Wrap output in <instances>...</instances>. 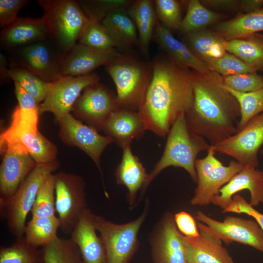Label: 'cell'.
Segmentation results:
<instances>
[{
  "label": "cell",
  "mask_w": 263,
  "mask_h": 263,
  "mask_svg": "<svg viewBox=\"0 0 263 263\" xmlns=\"http://www.w3.org/2000/svg\"><path fill=\"white\" fill-rule=\"evenodd\" d=\"M150 63L152 76L138 112L147 130L165 137L180 115L192 105V70L162 55Z\"/></svg>",
  "instance_id": "cell-1"
},
{
  "label": "cell",
  "mask_w": 263,
  "mask_h": 263,
  "mask_svg": "<svg viewBox=\"0 0 263 263\" xmlns=\"http://www.w3.org/2000/svg\"><path fill=\"white\" fill-rule=\"evenodd\" d=\"M193 103L185 113L188 128L214 146L237 132L240 117L236 98L225 87L223 76L192 70Z\"/></svg>",
  "instance_id": "cell-2"
},
{
  "label": "cell",
  "mask_w": 263,
  "mask_h": 263,
  "mask_svg": "<svg viewBox=\"0 0 263 263\" xmlns=\"http://www.w3.org/2000/svg\"><path fill=\"white\" fill-rule=\"evenodd\" d=\"M210 146L206 139L188 128L185 113H182L170 128L162 156L148 174L147 181L141 189V194L154 178L169 167L183 168L196 183L195 162L197 156L202 151H207Z\"/></svg>",
  "instance_id": "cell-3"
},
{
  "label": "cell",
  "mask_w": 263,
  "mask_h": 263,
  "mask_svg": "<svg viewBox=\"0 0 263 263\" xmlns=\"http://www.w3.org/2000/svg\"><path fill=\"white\" fill-rule=\"evenodd\" d=\"M105 69L116 87L119 108L138 112L152 78L150 63L121 54Z\"/></svg>",
  "instance_id": "cell-4"
},
{
  "label": "cell",
  "mask_w": 263,
  "mask_h": 263,
  "mask_svg": "<svg viewBox=\"0 0 263 263\" xmlns=\"http://www.w3.org/2000/svg\"><path fill=\"white\" fill-rule=\"evenodd\" d=\"M37 2L43 9L50 38L66 54L79 40L89 17L75 0H38Z\"/></svg>",
  "instance_id": "cell-5"
},
{
  "label": "cell",
  "mask_w": 263,
  "mask_h": 263,
  "mask_svg": "<svg viewBox=\"0 0 263 263\" xmlns=\"http://www.w3.org/2000/svg\"><path fill=\"white\" fill-rule=\"evenodd\" d=\"M59 167L57 160L37 165L13 195L5 199L0 198L2 214L6 217L10 233L16 239L24 236L26 219L41 184Z\"/></svg>",
  "instance_id": "cell-6"
},
{
  "label": "cell",
  "mask_w": 263,
  "mask_h": 263,
  "mask_svg": "<svg viewBox=\"0 0 263 263\" xmlns=\"http://www.w3.org/2000/svg\"><path fill=\"white\" fill-rule=\"evenodd\" d=\"M141 215L124 224H114L96 215L95 225L100 234L106 257V263H129L138 249V233L148 212V202Z\"/></svg>",
  "instance_id": "cell-7"
},
{
  "label": "cell",
  "mask_w": 263,
  "mask_h": 263,
  "mask_svg": "<svg viewBox=\"0 0 263 263\" xmlns=\"http://www.w3.org/2000/svg\"><path fill=\"white\" fill-rule=\"evenodd\" d=\"M11 51L10 68L26 69L48 83L63 76L61 64L65 54L50 38Z\"/></svg>",
  "instance_id": "cell-8"
},
{
  "label": "cell",
  "mask_w": 263,
  "mask_h": 263,
  "mask_svg": "<svg viewBox=\"0 0 263 263\" xmlns=\"http://www.w3.org/2000/svg\"><path fill=\"white\" fill-rule=\"evenodd\" d=\"M55 175V207L60 230L70 235L88 208L85 182L80 175L60 171Z\"/></svg>",
  "instance_id": "cell-9"
},
{
  "label": "cell",
  "mask_w": 263,
  "mask_h": 263,
  "mask_svg": "<svg viewBox=\"0 0 263 263\" xmlns=\"http://www.w3.org/2000/svg\"><path fill=\"white\" fill-rule=\"evenodd\" d=\"M207 155L195 162L197 186L190 200L193 206H207L219 190L244 167L237 161L231 160L225 166L216 156L210 146Z\"/></svg>",
  "instance_id": "cell-10"
},
{
  "label": "cell",
  "mask_w": 263,
  "mask_h": 263,
  "mask_svg": "<svg viewBox=\"0 0 263 263\" xmlns=\"http://www.w3.org/2000/svg\"><path fill=\"white\" fill-rule=\"evenodd\" d=\"M263 145V112L251 118L240 131L211 146L216 153L231 156L244 167L257 168Z\"/></svg>",
  "instance_id": "cell-11"
},
{
  "label": "cell",
  "mask_w": 263,
  "mask_h": 263,
  "mask_svg": "<svg viewBox=\"0 0 263 263\" xmlns=\"http://www.w3.org/2000/svg\"><path fill=\"white\" fill-rule=\"evenodd\" d=\"M99 76L92 73L79 76H62L50 82L47 94L39 104L40 114L51 113L56 120L70 113L83 90L99 83Z\"/></svg>",
  "instance_id": "cell-12"
},
{
  "label": "cell",
  "mask_w": 263,
  "mask_h": 263,
  "mask_svg": "<svg viewBox=\"0 0 263 263\" xmlns=\"http://www.w3.org/2000/svg\"><path fill=\"white\" fill-rule=\"evenodd\" d=\"M195 216L214 237L227 245L237 242L263 252V231L255 220L227 216L221 222L201 211H198Z\"/></svg>",
  "instance_id": "cell-13"
},
{
  "label": "cell",
  "mask_w": 263,
  "mask_h": 263,
  "mask_svg": "<svg viewBox=\"0 0 263 263\" xmlns=\"http://www.w3.org/2000/svg\"><path fill=\"white\" fill-rule=\"evenodd\" d=\"M59 136L66 145L75 147L88 155L102 177L100 159L106 147L114 142L111 137L99 134L94 128L83 124L71 113L56 120Z\"/></svg>",
  "instance_id": "cell-14"
},
{
  "label": "cell",
  "mask_w": 263,
  "mask_h": 263,
  "mask_svg": "<svg viewBox=\"0 0 263 263\" xmlns=\"http://www.w3.org/2000/svg\"><path fill=\"white\" fill-rule=\"evenodd\" d=\"M119 108L116 94L98 83L83 90L72 111L76 117L98 131L102 130L106 121Z\"/></svg>",
  "instance_id": "cell-15"
},
{
  "label": "cell",
  "mask_w": 263,
  "mask_h": 263,
  "mask_svg": "<svg viewBox=\"0 0 263 263\" xmlns=\"http://www.w3.org/2000/svg\"><path fill=\"white\" fill-rule=\"evenodd\" d=\"M0 198L13 195L36 166L31 156L20 146L10 144L0 148Z\"/></svg>",
  "instance_id": "cell-16"
},
{
  "label": "cell",
  "mask_w": 263,
  "mask_h": 263,
  "mask_svg": "<svg viewBox=\"0 0 263 263\" xmlns=\"http://www.w3.org/2000/svg\"><path fill=\"white\" fill-rule=\"evenodd\" d=\"M150 244L154 263H188L182 234L177 229L171 213L163 216Z\"/></svg>",
  "instance_id": "cell-17"
},
{
  "label": "cell",
  "mask_w": 263,
  "mask_h": 263,
  "mask_svg": "<svg viewBox=\"0 0 263 263\" xmlns=\"http://www.w3.org/2000/svg\"><path fill=\"white\" fill-rule=\"evenodd\" d=\"M121 54L115 48L98 50L76 43L64 55L62 75L75 76L92 73L95 69L106 65Z\"/></svg>",
  "instance_id": "cell-18"
},
{
  "label": "cell",
  "mask_w": 263,
  "mask_h": 263,
  "mask_svg": "<svg viewBox=\"0 0 263 263\" xmlns=\"http://www.w3.org/2000/svg\"><path fill=\"white\" fill-rule=\"evenodd\" d=\"M198 228L197 237L182 234L188 263H235L222 242L211 234L206 225L199 222Z\"/></svg>",
  "instance_id": "cell-19"
},
{
  "label": "cell",
  "mask_w": 263,
  "mask_h": 263,
  "mask_svg": "<svg viewBox=\"0 0 263 263\" xmlns=\"http://www.w3.org/2000/svg\"><path fill=\"white\" fill-rule=\"evenodd\" d=\"M48 25L40 18L20 17L0 32V46L13 50L50 38Z\"/></svg>",
  "instance_id": "cell-20"
},
{
  "label": "cell",
  "mask_w": 263,
  "mask_h": 263,
  "mask_svg": "<svg viewBox=\"0 0 263 263\" xmlns=\"http://www.w3.org/2000/svg\"><path fill=\"white\" fill-rule=\"evenodd\" d=\"M245 189L250 192L249 204L252 207L263 205V183L260 171L255 168L244 167L219 190L211 203L224 210L237 192Z\"/></svg>",
  "instance_id": "cell-21"
},
{
  "label": "cell",
  "mask_w": 263,
  "mask_h": 263,
  "mask_svg": "<svg viewBox=\"0 0 263 263\" xmlns=\"http://www.w3.org/2000/svg\"><path fill=\"white\" fill-rule=\"evenodd\" d=\"M95 217L88 208L70 234V238L79 248L83 263H106L102 240L96 233Z\"/></svg>",
  "instance_id": "cell-22"
},
{
  "label": "cell",
  "mask_w": 263,
  "mask_h": 263,
  "mask_svg": "<svg viewBox=\"0 0 263 263\" xmlns=\"http://www.w3.org/2000/svg\"><path fill=\"white\" fill-rule=\"evenodd\" d=\"M0 147L16 144L23 149L34 159L37 165L56 160L57 147L40 133L39 131H3L0 134Z\"/></svg>",
  "instance_id": "cell-23"
},
{
  "label": "cell",
  "mask_w": 263,
  "mask_h": 263,
  "mask_svg": "<svg viewBox=\"0 0 263 263\" xmlns=\"http://www.w3.org/2000/svg\"><path fill=\"white\" fill-rule=\"evenodd\" d=\"M102 130L122 148L141 138L147 130L138 112L119 108L106 121Z\"/></svg>",
  "instance_id": "cell-24"
},
{
  "label": "cell",
  "mask_w": 263,
  "mask_h": 263,
  "mask_svg": "<svg viewBox=\"0 0 263 263\" xmlns=\"http://www.w3.org/2000/svg\"><path fill=\"white\" fill-rule=\"evenodd\" d=\"M122 156L115 172L117 184L123 185L128 190V198L130 205H133L138 191L143 188L148 177L145 168L132 150L131 144L122 148Z\"/></svg>",
  "instance_id": "cell-25"
},
{
  "label": "cell",
  "mask_w": 263,
  "mask_h": 263,
  "mask_svg": "<svg viewBox=\"0 0 263 263\" xmlns=\"http://www.w3.org/2000/svg\"><path fill=\"white\" fill-rule=\"evenodd\" d=\"M153 38L166 52L168 56L178 65L201 73L211 71L184 43L177 39L171 31L163 26L159 20Z\"/></svg>",
  "instance_id": "cell-26"
},
{
  "label": "cell",
  "mask_w": 263,
  "mask_h": 263,
  "mask_svg": "<svg viewBox=\"0 0 263 263\" xmlns=\"http://www.w3.org/2000/svg\"><path fill=\"white\" fill-rule=\"evenodd\" d=\"M101 23L116 48L125 50L139 44L136 27L127 11L111 12Z\"/></svg>",
  "instance_id": "cell-27"
},
{
  "label": "cell",
  "mask_w": 263,
  "mask_h": 263,
  "mask_svg": "<svg viewBox=\"0 0 263 263\" xmlns=\"http://www.w3.org/2000/svg\"><path fill=\"white\" fill-rule=\"evenodd\" d=\"M127 12L136 27L138 35V46L142 54L147 57L150 44L153 38L158 21L154 0H133Z\"/></svg>",
  "instance_id": "cell-28"
},
{
  "label": "cell",
  "mask_w": 263,
  "mask_h": 263,
  "mask_svg": "<svg viewBox=\"0 0 263 263\" xmlns=\"http://www.w3.org/2000/svg\"><path fill=\"white\" fill-rule=\"evenodd\" d=\"M213 30L226 41L263 31V9L240 13L232 19L216 24Z\"/></svg>",
  "instance_id": "cell-29"
},
{
  "label": "cell",
  "mask_w": 263,
  "mask_h": 263,
  "mask_svg": "<svg viewBox=\"0 0 263 263\" xmlns=\"http://www.w3.org/2000/svg\"><path fill=\"white\" fill-rule=\"evenodd\" d=\"M184 43L204 63L223 56L227 52L225 40L214 30L207 28L185 35Z\"/></svg>",
  "instance_id": "cell-30"
},
{
  "label": "cell",
  "mask_w": 263,
  "mask_h": 263,
  "mask_svg": "<svg viewBox=\"0 0 263 263\" xmlns=\"http://www.w3.org/2000/svg\"><path fill=\"white\" fill-rule=\"evenodd\" d=\"M225 49L255 71H263V34L255 33L227 41Z\"/></svg>",
  "instance_id": "cell-31"
},
{
  "label": "cell",
  "mask_w": 263,
  "mask_h": 263,
  "mask_svg": "<svg viewBox=\"0 0 263 263\" xmlns=\"http://www.w3.org/2000/svg\"><path fill=\"white\" fill-rule=\"evenodd\" d=\"M187 12L183 18L179 29L184 35L216 24L225 20L228 17L210 10L204 6L200 0H189L187 1Z\"/></svg>",
  "instance_id": "cell-32"
},
{
  "label": "cell",
  "mask_w": 263,
  "mask_h": 263,
  "mask_svg": "<svg viewBox=\"0 0 263 263\" xmlns=\"http://www.w3.org/2000/svg\"><path fill=\"white\" fill-rule=\"evenodd\" d=\"M60 227L56 215L50 217L33 218L26 225L24 237L30 244L38 247L46 245L56 239Z\"/></svg>",
  "instance_id": "cell-33"
},
{
  "label": "cell",
  "mask_w": 263,
  "mask_h": 263,
  "mask_svg": "<svg viewBox=\"0 0 263 263\" xmlns=\"http://www.w3.org/2000/svg\"><path fill=\"white\" fill-rule=\"evenodd\" d=\"M43 263H83L77 246L70 238L58 237L41 249Z\"/></svg>",
  "instance_id": "cell-34"
},
{
  "label": "cell",
  "mask_w": 263,
  "mask_h": 263,
  "mask_svg": "<svg viewBox=\"0 0 263 263\" xmlns=\"http://www.w3.org/2000/svg\"><path fill=\"white\" fill-rule=\"evenodd\" d=\"M0 263H43L41 250L28 244L23 236L9 246L0 247Z\"/></svg>",
  "instance_id": "cell-35"
},
{
  "label": "cell",
  "mask_w": 263,
  "mask_h": 263,
  "mask_svg": "<svg viewBox=\"0 0 263 263\" xmlns=\"http://www.w3.org/2000/svg\"><path fill=\"white\" fill-rule=\"evenodd\" d=\"M225 87L236 98L240 106L241 115L236 124L237 132L251 118L263 112V87L248 93H240Z\"/></svg>",
  "instance_id": "cell-36"
},
{
  "label": "cell",
  "mask_w": 263,
  "mask_h": 263,
  "mask_svg": "<svg viewBox=\"0 0 263 263\" xmlns=\"http://www.w3.org/2000/svg\"><path fill=\"white\" fill-rule=\"evenodd\" d=\"M8 75L14 82L19 84L40 104L45 99L49 87L46 82L33 72L19 67L10 68Z\"/></svg>",
  "instance_id": "cell-37"
},
{
  "label": "cell",
  "mask_w": 263,
  "mask_h": 263,
  "mask_svg": "<svg viewBox=\"0 0 263 263\" xmlns=\"http://www.w3.org/2000/svg\"><path fill=\"white\" fill-rule=\"evenodd\" d=\"M55 175L50 174L41 184L31 212L33 218L55 216Z\"/></svg>",
  "instance_id": "cell-38"
},
{
  "label": "cell",
  "mask_w": 263,
  "mask_h": 263,
  "mask_svg": "<svg viewBox=\"0 0 263 263\" xmlns=\"http://www.w3.org/2000/svg\"><path fill=\"white\" fill-rule=\"evenodd\" d=\"M78 41L80 44L98 50L116 48L101 22L89 17Z\"/></svg>",
  "instance_id": "cell-39"
},
{
  "label": "cell",
  "mask_w": 263,
  "mask_h": 263,
  "mask_svg": "<svg viewBox=\"0 0 263 263\" xmlns=\"http://www.w3.org/2000/svg\"><path fill=\"white\" fill-rule=\"evenodd\" d=\"M133 2L130 0H79L78 3L88 17L101 22L111 12L127 11Z\"/></svg>",
  "instance_id": "cell-40"
},
{
  "label": "cell",
  "mask_w": 263,
  "mask_h": 263,
  "mask_svg": "<svg viewBox=\"0 0 263 263\" xmlns=\"http://www.w3.org/2000/svg\"><path fill=\"white\" fill-rule=\"evenodd\" d=\"M183 3L184 1L177 0H154L159 21L170 31L179 30L183 19L181 14Z\"/></svg>",
  "instance_id": "cell-41"
},
{
  "label": "cell",
  "mask_w": 263,
  "mask_h": 263,
  "mask_svg": "<svg viewBox=\"0 0 263 263\" xmlns=\"http://www.w3.org/2000/svg\"><path fill=\"white\" fill-rule=\"evenodd\" d=\"M205 63L211 71L222 76L257 72L241 59L228 52L220 57L208 60Z\"/></svg>",
  "instance_id": "cell-42"
},
{
  "label": "cell",
  "mask_w": 263,
  "mask_h": 263,
  "mask_svg": "<svg viewBox=\"0 0 263 263\" xmlns=\"http://www.w3.org/2000/svg\"><path fill=\"white\" fill-rule=\"evenodd\" d=\"M225 86L240 93H248L263 87V76L257 72L223 76Z\"/></svg>",
  "instance_id": "cell-43"
},
{
  "label": "cell",
  "mask_w": 263,
  "mask_h": 263,
  "mask_svg": "<svg viewBox=\"0 0 263 263\" xmlns=\"http://www.w3.org/2000/svg\"><path fill=\"white\" fill-rule=\"evenodd\" d=\"M222 212L247 214L255 219L263 231V214L255 209L240 195H235L229 205L226 208L222 210Z\"/></svg>",
  "instance_id": "cell-44"
},
{
  "label": "cell",
  "mask_w": 263,
  "mask_h": 263,
  "mask_svg": "<svg viewBox=\"0 0 263 263\" xmlns=\"http://www.w3.org/2000/svg\"><path fill=\"white\" fill-rule=\"evenodd\" d=\"M29 2L26 0H0V27L4 28L12 24L18 18L20 9Z\"/></svg>",
  "instance_id": "cell-45"
},
{
  "label": "cell",
  "mask_w": 263,
  "mask_h": 263,
  "mask_svg": "<svg viewBox=\"0 0 263 263\" xmlns=\"http://www.w3.org/2000/svg\"><path fill=\"white\" fill-rule=\"evenodd\" d=\"M177 229L186 236L196 237L199 236L198 226L193 217L188 213L181 211L174 215Z\"/></svg>",
  "instance_id": "cell-46"
},
{
  "label": "cell",
  "mask_w": 263,
  "mask_h": 263,
  "mask_svg": "<svg viewBox=\"0 0 263 263\" xmlns=\"http://www.w3.org/2000/svg\"><path fill=\"white\" fill-rule=\"evenodd\" d=\"M15 91L18 100V106L25 112L39 113V104L19 84L14 82Z\"/></svg>",
  "instance_id": "cell-47"
},
{
  "label": "cell",
  "mask_w": 263,
  "mask_h": 263,
  "mask_svg": "<svg viewBox=\"0 0 263 263\" xmlns=\"http://www.w3.org/2000/svg\"><path fill=\"white\" fill-rule=\"evenodd\" d=\"M200 1L208 8L241 11V0H201Z\"/></svg>",
  "instance_id": "cell-48"
},
{
  "label": "cell",
  "mask_w": 263,
  "mask_h": 263,
  "mask_svg": "<svg viewBox=\"0 0 263 263\" xmlns=\"http://www.w3.org/2000/svg\"><path fill=\"white\" fill-rule=\"evenodd\" d=\"M243 13L255 12L263 9V0H241Z\"/></svg>",
  "instance_id": "cell-49"
},
{
  "label": "cell",
  "mask_w": 263,
  "mask_h": 263,
  "mask_svg": "<svg viewBox=\"0 0 263 263\" xmlns=\"http://www.w3.org/2000/svg\"><path fill=\"white\" fill-rule=\"evenodd\" d=\"M0 79L4 81L10 78L8 75L9 69L7 68V60L3 54H0Z\"/></svg>",
  "instance_id": "cell-50"
},
{
  "label": "cell",
  "mask_w": 263,
  "mask_h": 263,
  "mask_svg": "<svg viewBox=\"0 0 263 263\" xmlns=\"http://www.w3.org/2000/svg\"><path fill=\"white\" fill-rule=\"evenodd\" d=\"M260 173H261L262 180V181H263V170L260 171Z\"/></svg>",
  "instance_id": "cell-51"
},
{
  "label": "cell",
  "mask_w": 263,
  "mask_h": 263,
  "mask_svg": "<svg viewBox=\"0 0 263 263\" xmlns=\"http://www.w3.org/2000/svg\"><path fill=\"white\" fill-rule=\"evenodd\" d=\"M260 153H261V154L263 156V148L262 150H260Z\"/></svg>",
  "instance_id": "cell-52"
}]
</instances>
